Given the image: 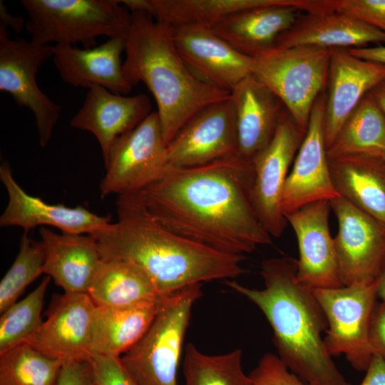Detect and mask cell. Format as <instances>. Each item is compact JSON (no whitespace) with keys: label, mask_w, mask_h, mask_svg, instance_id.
<instances>
[{"label":"cell","mask_w":385,"mask_h":385,"mask_svg":"<svg viewBox=\"0 0 385 385\" xmlns=\"http://www.w3.org/2000/svg\"><path fill=\"white\" fill-rule=\"evenodd\" d=\"M297 260L273 257L261 266L263 289L233 279L225 284L261 310L272 327L277 356L302 381L307 385H352L327 351L322 337L328 327L325 314L312 289L297 281Z\"/></svg>","instance_id":"cell-3"},{"label":"cell","mask_w":385,"mask_h":385,"mask_svg":"<svg viewBox=\"0 0 385 385\" xmlns=\"http://www.w3.org/2000/svg\"><path fill=\"white\" fill-rule=\"evenodd\" d=\"M126 36L109 38L103 43L83 49L66 44L53 46V61L66 83L90 88L101 86L111 92L125 96L132 86L123 73L121 54Z\"/></svg>","instance_id":"cell-21"},{"label":"cell","mask_w":385,"mask_h":385,"mask_svg":"<svg viewBox=\"0 0 385 385\" xmlns=\"http://www.w3.org/2000/svg\"><path fill=\"white\" fill-rule=\"evenodd\" d=\"M377 279L337 288L312 289L327 321L324 342L332 356L344 354L356 371H366L374 352L369 340Z\"/></svg>","instance_id":"cell-8"},{"label":"cell","mask_w":385,"mask_h":385,"mask_svg":"<svg viewBox=\"0 0 385 385\" xmlns=\"http://www.w3.org/2000/svg\"><path fill=\"white\" fill-rule=\"evenodd\" d=\"M45 250L43 273L68 293H87L102 260L91 235L56 233L41 227Z\"/></svg>","instance_id":"cell-24"},{"label":"cell","mask_w":385,"mask_h":385,"mask_svg":"<svg viewBox=\"0 0 385 385\" xmlns=\"http://www.w3.org/2000/svg\"><path fill=\"white\" fill-rule=\"evenodd\" d=\"M173 29L174 42L180 56L202 81L231 93L252 74L255 58L237 51L210 29Z\"/></svg>","instance_id":"cell-17"},{"label":"cell","mask_w":385,"mask_h":385,"mask_svg":"<svg viewBox=\"0 0 385 385\" xmlns=\"http://www.w3.org/2000/svg\"><path fill=\"white\" fill-rule=\"evenodd\" d=\"M163 298L123 307L96 305L92 323L93 354L121 356L130 349L148 331Z\"/></svg>","instance_id":"cell-28"},{"label":"cell","mask_w":385,"mask_h":385,"mask_svg":"<svg viewBox=\"0 0 385 385\" xmlns=\"http://www.w3.org/2000/svg\"><path fill=\"white\" fill-rule=\"evenodd\" d=\"M336 11L352 16L385 34V0H337Z\"/></svg>","instance_id":"cell-37"},{"label":"cell","mask_w":385,"mask_h":385,"mask_svg":"<svg viewBox=\"0 0 385 385\" xmlns=\"http://www.w3.org/2000/svg\"><path fill=\"white\" fill-rule=\"evenodd\" d=\"M116 212L117 222L90 234L101 259L134 264L162 297L191 284L232 279L245 272L244 255L220 252L169 231L149 214L137 193L118 196Z\"/></svg>","instance_id":"cell-2"},{"label":"cell","mask_w":385,"mask_h":385,"mask_svg":"<svg viewBox=\"0 0 385 385\" xmlns=\"http://www.w3.org/2000/svg\"><path fill=\"white\" fill-rule=\"evenodd\" d=\"M384 150L385 115L369 92L363 97L344 123L327 149V157L381 155Z\"/></svg>","instance_id":"cell-30"},{"label":"cell","mask_w":385,"mask_h":385,"mask_svg":"<svg viewBox=\"0 0 385 385\" xmlns=\"http://www.w3.org/2000/svg\"><path fill=\"white\" fill-rule=\"evenodd\" d=\"M53 56V46L11 39L0 26V91L34 115L39 143L46 147L60 118L61 107L44 94L36 82L39 68Z\"/></svg>","instance_id":"cell-10"},{"label":"cell","mask_w":385,"mask_h":385,"mask_svg":"<svg viewBox=\"0 0 385 385\" xmlns=\"http://www.w3.org/2000/svg\"><path fill=\"white\" fill-rule=\"evenodd\" d=\"M0 180L9 197L8 205L0 217L1 227L17 226L29 232L37 226H53L66 234H92L111 222L110 215L101 216L86 208L49 204L28 194L13 177L9 163L0 166Z\"/></svg>","instance_id":"cell-18"},{"label":"cell","mask_w":385,"mask_h":385,"mask_svg":"<svg viewBox=\"0 0 385 385\" xmlns=\"http://www.w3.org/2000/svg\"><path fill=\"white\" fill-rule=\"evenodd\" d=\"M252 165L239 153L192 168L168 166L137 192L169 231L216 251L244 255L272 243L251 202Z\"/></svg>","instance_id":"cell-1"},{"label":"cell","mask_w":385,"mask_h":385,"mask_svg":"<svg viewBox=\"0 0 385 385\" xmlns=\"http://www.w3.org/2000/svg\"><path fill=\"white\" fill-rule=\"evenodd\" d=\"M330 50L324 117L327 149L363 97L385 78V64L358 58L346 48Z\"/></svg>","instance_id":"cell-19"},{"label":"cell","mask_w":385,"mask_h":385,"mask_svg":"<svg viewBox=\"0 0 385 385\" xmlns=\"http://www.w3.org/2000/svg\"><path fill=\"white\" fill-rule=\"evenodd\" d=\"M167 153L174 168L200 166L237 154L231 99L211 104L190 118L168 145Z\"/></svg>","instance_id":"cell-15"},{"label":"cell","mask_w":385,"mask_h":385,"mask_svg":"<svg viewBox=\"0 0 385 385\" xmlns=\"http://www.w3.org/2000/svg\"><path fill=\"white\" fill-rule=\"evenodd\" d=\"M95 307L87 293L64 292L52 302L47 318L24 344L63 363L90 362Z\"/></svg>","instance_id":"cell-14"},{"label":"cell","mask_w":385,"mask_h":385,"mask_svg":"<svg viewBox=\"0 0 385 385\" xmlns=\"http://www.w3.org/2000/svg\"><path fill=\"white\" fill-rule=\"evenodd\" d=\"M305 133L284 108L271 141L252 160L251 202L263 227L274 237L287 225L281 209L282 192Z\"/></svg>","instance_id":"cell-11"},{"label":"cell","mask_w":385,"mask_h":385,"mask_svg":"<svg viewBox=\"0 0 385 385\" xmlns=\"http://www.w3.org/2000/svg\"><path fill=\"white\" fill-rule=\"evenodd\" d=\"M151 109L150 100L145 94L126 96L93 86L70 125L96 138L106 163L114 141L137 127L152 113Z\"/></svg>","instance_id":"cell-20"},{"label":"cell","mask_w":385,"mask_h":385,"mask_svg":"<svg viewBox=\"0 0 385 385\" xmlns=\"http://www.w3.org/2000/svg\"><path fill=\"white\" fill-rule=\"evenodd\" d=\"M87 294L96 305L123 307L160 299L148 277L134 264L102 260Z\"/></svg>","instance_id":"cell-29"},{"label":"cell","mask_w":385,"mask_h":385,"mask_svg":"<svg viewBox=\"0 0 385 385\" xmlns=\"http://www.w3.org/2000/svg\"><path fill=\"white\" fill-rule=\"evenodd\" d=\"M94 385V384H93Z\"/></svg>","instance_id":"cell-46"},{"label":"cell","mask_w":385,"mask_h":385,"mask_svg":"<svg viewBox=\"0 0 385 385\" xmlns=\"http://www.w3.org/2000/svg\"><path fill=\"white\" fill-rule=\"evenodd\" d=\"M354 56L364 60L385 64V46L348 48Z\"/></svg>","instance_id":"cell-41"},{"label":"cell","mask_w":385,"mask_h":385,"mask_svg":"<svg viewBox=\"0 0 385 385\" xmlns=\"http://www.w3.org/2000/svg\"><path fill=\"white\" fill-rule=\"evenodd\" d=\"M330 209L329 201L320 200L285 215L298 242L297 281L311 289L343 286L329 231Z\"/></svg>","instance_id":"cell-16"},{"label":"cell","mask_w":385,"mask_h":385,"mask_svg":"<svg viewBox=\"0 0 385 385\" xmlns=\"http://www.w3.org/2000/svg\"><path fill=\"white\" fill-rule=\"evenodd\" d=\"M369 340L374 354L385 359V304H376L370 325Z\"/></svg>","instance_id":"cell-39"},{"label":"cell","mask_w":385,"mask_h":385,"mask_svg":"<svg viewBox=\"0 0 385 385\" xmlns=\"http://www.w3.org/2000/svg\"><path fill=\"white\" fill-rule=\"evenodd\" d=\"M385 43V34L352 16L338 12L300 14L291 29L277 40L275 47L317 46L361 48Z\"/></svg>","instance_id":"cell-25"},{"label":"cell","mask_w":385,"mask_h":385,"mask_svg":"<svg viewBox=\"0 0 385 385\" xmlns=\"http://www.w3.org/2000/svg\"><path fill=\"white\" fill-rule=\"evenodd\" d=\"M249 376L252 385H307L272 353L265 354Z\"/></svg>","instance_id":"cell-35"},{"label":"cell","mask_w":385,"mask_h":385,"mask_svg":"<svg viewBox=\"0 0 385 385\" xmlns=\"http://www.w3.org/2000/svg\"><path fill=\"white\" fill-rule=\"evenodd\" d=\"M230 99L235 115L238 153L252 161L273 138L284 106L252 74L234 88Z\"/></svg>","instance_id":"cell-22"},{"label":"cell","mask_w":385,"mask_h":385,"mask_svg":"<svg viewBox=\"0 0 385 385\" xmlns=\"http://www.w3.org/2000/svg\"><path fill=\"white\" fill-rule=\"evenodd\" d=\"M331 50L317 46L274 47L255 58L252 75L282 101L306 133L310 114L328 81Z\"/></svg>","instance_id":"cell-7"},{"label":"cell","mask_w":385,"mask_h":385,"mask_svg":"<svg viewBox=\"0 0 385 385\" xmlns=\"http://www.w3.org/2000/svg\"><path fill=\"white\" fill-rule=\"evenodd\" d=\"M326 101L324 93L316 100L305 135L286 178L281 200L284 217L309 203L340 197L329 168L324 136Z\"/></svg>","instance_id":"cell-13"},{"label":"cell","mask_w":385,"mask_h":385,"mask_svg":"<svg viewBox=\"0 0 385 385\" xmlns=\"http://www.w3.org/2000/svg\"><path fill=\"white\" fill-rule=\"evenodd\" d=\"M45 250L41 241H36L24 232L14 262L0 282V313L17 302L25 289L43 273Z\"/></svg>","instance_id":"cell-34"},{"label":"cell","mask_w":385,"mask_h":385,"mask_svg":"<svg viewBox=\"0 0 385 385\" xmlns=\"http://www.w3.org/2000/svg\"><path fill=\"white\" fill-rule=\"evenodd\" d=\"M370 92L385 115V78L376 85Z\"/></svg>","instance_id":"cell-43"},{"label":"cell","mask_w":385,"mask_h":385,"mask_svg":"<svg viewBox=\"0 0 385 385\" xmlns=\"http://www.w3.org/2000/svg\"><path fill=\"white\" fill-rule=\"evenodd\" d=\"M131 12L145 11L173 29L210 28L225 17L242 10L270 5H289L302 10L307 0H123Z\"/></svg>","instance_id":"cell-26"},{"label":"cell","mask_w":385,"mask_h":385,"mask_svg":"<svg viewBox=\"0 0 385 385\" xmlns=\"http://www.w3.org/2000/svg\"><path fill=\"white\" fill-rule=\"evenodd\" d=\"M51 279L44 277L33 292L1 314L0 355L24 344L41 324V314Z\"/></svg>","instance_id":"cell-33"},{"label":"cell","mask_w":385,"mask_h":385,"mask_svg":"<svg viewBox=\"0 0 385 385\" xmlns=\"http://www.w3.org/2000/svg\"><path fill=\"white\" fill-rule=\"evenodd\" d=\"M0 26L7 28L10 27L15 32L19 33L26 26L24 19L19 16H11L2 1H0Z\"/></svg>","instance_id":"cell-42"},{"label":"cell","mask_w":385,"mask_h":385,"mask_svg":"<svg viewBox=\"0 0 385 385\" xmlns=\"http://www.w3.org/2000/svg\"><path fill=\"white\" fill-rule=\"evenodd\" d=\"M104 165L106 173L100 183L102 197L137 193L163 176L169 164L157 111L114 141Z\"/></svg>","instance_id":"cell-9"},{"label":"cell","mask_w":385,"mask_h":385,"mask_svg":"<svg viewBox=\"0 0 385 385\" xmlns=\"http://www.w3.org/2000/svg\"><path fill=\"white\" fill-rule=\"evenodd\" d=\"M242 356L240 349L209 355L189 343L183 360L185 385H252L243 371Z\"/></svg>","instance_id":"cell-31"},{"label":"cell","mask_w":385,"mask_h":385,"mask_svg":"<svg viewBox=\"0 0 385 385\" xmlns=\"http://www.w3.org/2000/svg\"><path fill=\"white\" fill-rule=\"evenodd\" d=\"M131 14L123 76L132 86L143 82L153 94L168 146L190 118L211 104L230 99L231 93L190 69L175 46L172 27L147 12Z\"/></svg>","instance_id":"cell-4"},{"label":"cell","mask_w":385,"mask_h":385,"mask_svg":"<svg viewBox=\"0 0 385 385\" xmlns=\"http://www.w3.org/2000/svg\"><path fill=\"white\" fill-rule=\"evenodd\" d=\"M360 385H385V359L374 354Z\"/></svg>","instance_id":"cell-40"},{"label":"cell","mask_w":385,"mask_h":385,"mask_svg":"<svg viewBox=\"0 0 385 385\" xmlns=\"http://www.w3.org/2000/svg\"><path fill=\"white\" fill-rule=\"evenodd\" d=\"M381 155L382 156V158L385 160V150L381 153Z\"/></svg>","instance_id":"cell-45"},{"label":"cell","mask_w":385,"mask_h":385,"mask_svg":"<svg viewBox=\"0 0 385 385\" xmlns=\"http://www.w3.org/2000/svg\"><path fill=\"white\" fill-rule=\"evenodd\" d=\"M31 41L43 45L78 43L96 46V38L127 36L131 11L117 0H21Z\"/></svg>","instance_id":"cell-5"},{"label":"cell","mask_w":385,"mask_h":385,"mask_svg":"<svg viewBox=\"0 0 385 385\" xmlns=\"http://www.w3.org/2000/svg\"><path fill=\"white\" fill-rule=\"evenodd\" d=\"M376 294L385 304V264L377 278Z\"/></svg>","instance_id":"cell-44"},{"label":"cell","mask_w":385,"mask_h":385,"mask_svg":"<svg viewBox=\"0 0 385 385\" xmlns=\"http://www.w3.org/2000/svg\"><path fill=\"white\" fill-rule=\"evenodd\" d=\"M329 159L339 196L385 225V160L381 155L354 154Z\"/></svg>","instance_id":"cell-27"},{"label":"cell","mask_w":385,"mask_h":385,"mask_svg":"<svg viewBox=\"0 0 385 385\" xmlns=\"http://www.w3.org/2000/svg\"><path fill=\"white\" fill-rule=\"evenodd\" d=\"M301 11L289 5L259 6L235 12L210 29L237 51L255 58L275 47Z\"/></svg>","instance_id":"cell-23"},{"label":"cell","mask_w":385,"mask_h":385,"mask_svg":"<svg viewBox=\"0 0 385 385\" xmlns=\"http://www.w3.org/2000/svg\"><path fill=\"white\" fill-rule=\"evenodd\" d=\"M63 364L21 344L0 355V385H57Z\"/></svg>","instance_id":"cell-32"},{"label":"cell","mask_w":385,"mask_h":385,"mask_svg":"<svg viewBox=\"0 0 385 385\" xmlns=\"http://www.w3.org/2000/svg\"><path fill=\"white\" fill-rule=\"evenodd\" d=\"M90 363L94 385H138L120 356L95 354Z\"/></svg>","instance_id":"cell-36"},{"label":"cell","mask_w":385,"mask_h":385,"mask_svg":"<svg viewBox=\"0 0 385 385\" xmlns=\"http://www.w3.org/2000/svg\"><path fill=\"white\" fill-rule=\"evenodd\" d=\"M201 287L191 284L163 297L144 336L120 356L138 385H178L183 341Z\"/></svg>","instance_id":"cell-6"},{"label":"cell","mask_w":385,"mask_h":385,"mask_svg":"<svg viewBox=\"0 0 385 385\" xmlns=\"http://www.w3.org/2000/svg\"><path fill=\"white\" fill-rule=\"evenodd\" d=\"M57 385H93L91 363L76 361L64 362Z\"/></svg>","instance_id":"cell-38"},{"label":"cell","mask_w":385,"mask_h":385,"mask_svg":"<svg viewBox=\"0 0 385 385\" xmlns=\"http://www.w3.org/2000/svg\"><path fill=\"white\" fill-rule=\"evenodd\" d=\"M329 205L338 222L334 242L342 285L376 279L385 264V225L341 197Z\"/></svg>","instance_id":"cell-12"}]
</instances>
